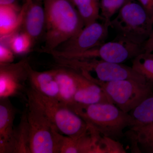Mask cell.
Returning a JSON list of instances; mask_svg holds the SVG:
<instances>
[{
    "mask_svg": "<svg viewBox=\"0 0 153 153\" xmlns=\"http://www.w3.org/2000/svg\"><path fill=\"white\" fill-rule=\"evenodd\" d=\"M25 6H0V40L8 38L18 32L22 27Z\"/></svg>",
    "mask_w": 153,
    "mask_h": 153,
    "instance_id": "cell-16",
    "label": "cell"
},
{
    "mask_svg": "<svg viewBox=\"0 0 153 153\" xmlns=\"http://www.w3.org/2000/svg\"><path fill=\"white\" fill-rule=\"evenodd\" d=\"M56 59L62 66L78 71L100 86L105 82L123 79H133L141 82L148 81L131 66L122 63H111L95 58Z\"/></svg>",
    "mask_w": 153,
    "mask_h": 153,
    "instance_id": "cell-3",
    "label": "cell"
},
{
    "mask_svg": "<svg viewBox=\"0 0 153 153\" xmlns=\"http://www.w3.org/2000/svg\"><path fill=\"white\" fill-rule=\"evenodd\" d=\"M143 52L153 53V30L143 46Z\"/></svg>",
    "mask_w": 153,
    "mask_h": 153,
    "instance_id": "cell-29",
    "label": "cell"
},
{
    "mask_svg": "<svg viewBox=\"0 0 153 153\" xmlns=\"http://www.w3.org/2000/svg\"><path fill=\"white\" fill-rule=\"evenodd\" d=\"M14 54L10 47L0 44V64L12 63L14 60Z\"/></svg>",
    "mask_w": 153,
    "mask_h": 153,
    "instance_id": "cell-27",
    "label": "cell"
},
{
    "mask_svg": "<svg viewBox=\"0 0 153 153\" xmlns=\"http://www.w3.org/2000/svg\"><path fill=\"white\" fill-rule=\"evenodd\" d=\"M131 67L147 80L153 82V53L142 52L132 60Z\"/></svg>",
    "mask_w": 153,
    "mask_h": 153,
    "instance_id": "cell-21",
    "label": "cell"
},
{
    "mask_svg": "<svg viewBox=\"0 0 153 153\" xmlns=\"http://www.w3.org/2000/svg\"><path fill=\"white\" fill-rule=\"evenodd\" d=\"M30 153H60L64 135L36 102L27 97Z\"/></svg>",
    "mask_w": 153,
    "mask_h": 153,
    "instance_id": "cell-4",
    "label": "cell"
},
{
    "mask_svg": "<svg viewBox=\"0 0 153 153\" xmlns=\"http://www.w3.org/2000/svg\"><path fill=\"white\" fill-rule=\"evenodd\" d=\"M72 70L74 71L76 77L77 88L71 104L90 105L97 103L113 104L111 99L101 86L87 79L78 71Z\"/></svg>",
    "mask_w": 153,
    "mask_h": 153,
    "instance_id": "cell-12",
    "label": "cell"
},
{
    "mask_svg": "<svg viewBox=\"0 0 153 153\" xmlns=\"http://www.w3.org/2000/svg\"><path fill=\"white\" fill-rule=\"evenodd\" d=\"M143 52V46L115 38L85 52L70 55L63 59H81L98 58L111 63H122L132 60Z\"/></svg>",
    "mask_w": 153,
    "mask_h": 153,
    "instance_id": "cell-9",
    "label": "cell"
},
{
    "mask_svg": "<svg viewBox=\"0 0 153 153\" xmlns=\"http://www.w3.org/2000/svg\"><path fill=\"white\" fill-rule=\"evenodd\" d=\"M0 6H9L19 7L16 0H0Z\"/></svg>",
    "mask_w": 153,
    "mask_h": 153,
    "instance_id": "cell-30",
    "label": "cell"
},
{
    "mask_svg": "<svg viewBox=\"0 0 153 153\" xmlns=\"http://www.w3.org/2000/svg\"><path fill=\"white\" fill-rule=\"evenodd\" d=\"M25 13L22 27L23 31L34 42L39 38L45 28V13L40 0H26Z\"/></svg>",
    "mask_w": 153,
    "mask_h": 153,
    "instance_id": "cell-13",
    "label": "cell"
},
{
    "mask_svg": "<svg viewBox=\"0 0 153 153\" xmlns=\"http://www.w3.org/2000/svg\"><path fill=\"white\" fill-rule=\"evenodd\" d=\"M146 11L153 22V0H135Z\"/></svg>",
    "mask_w": 153,
    "mask_h": 153,
    "instance_id": "cell-28",
    "label": "cell"
},
{
    "mask_svg": "<svg viewBox=\"0 0 153 153\" xmlns=\"http://www.w3.org/2000/svg\"><path fill=\"white\" fill-rule=\"evenodd\" d=\"M34 43L32 38L23 31L15 33L8 38L1 40V44L10 48L14 54L22 55L30 51Z\"/></svg>",
    "mask_w": 153,
    "mask_h": 153,
    "instance_id": "cell-19",
    "label": "cell"
},
{
    "mask_svg": "<svg viewBox=\"0 0 153 153\" xmlns=\"http://www.w3.org/2000/svg\"><path fill=\"white\" fill-rule=\"evenodd\" d=\"M99 153H126L123 145L117 140L100 134L99 137Z\"/></svg>",
    "mask_w": 153,
    "mask_h": 153,
    "instance_id": "cell-25",
    "label": "cell"
},
{
    "mask_svg": "<svg viewBox=\"0 0 153 153\" xmlns=\"http://www.w3.org/2000/svg\"><path fill=\"white\" fill-rule=\"evenodd\" d=\"M125 136L129 140L131 147L137 142L146 138L153 134V122L142 126H134L131 127Z\"/></svg>",
    "mask_w": 153,
    "mask_h": 153,
    "instance_id": "cell-24",
    "label": "cell"
},
{
    "mask_svg": "<svg viewBox=\"0 0 153 153\" xmlns=\"http://www.w3.org/2000/svg\"><path fill=\"white\" fill-rule=\"evenodd\" d=\"M99 132L89 126L88 130L78 137L64 136L60 153H99Z\"/></svg>",
    "mask_w": 153,
    "mask_h": 153,
    "instance_id": "cell-15",
    "label": "cell"
},
{
    "mask_svg": "<svg viewBox=\"0 0 153 153\" xmlns=\"http://www.w3.org/2000/svg\"><path fill=\"white\" fill-rule=\"evenodd\" d=\"M16 108L9 98H0V153H16Z\"/></svg>",
    "mask_w": 153,
    "mask_h": 153,
    "instance_id": "cell-11",
    "label": "cell"
},
{
    "mask_svg": "<svg viewBox=\"0 0 153 153\" xmlns=\"http://www.w3.org/2000/svg\"><path fill=\"white\" fill-rule=\"evenodd\" d=\"M28 62L24 59L16 63L0 64V98L19 95L24 90L28 80Z\"/></svg>",
    "mask_w": 153,
    "mask_h": 153,
    "instance_id": "cell-10",
    "label": "cell"
},
{
    "mask_svg": "<svg viewBox=\"0 0 153 153\" xmlns=\"http://www.w3.org/2000/svg\"><path fill=\"white\" fill-rule=\"evenodd\" d=\"M27 69L30 88L42 95L58 100L59 88L52 69L42 72L36 71L29 62Z\"/></svg>",
    "mask_w": 153,
    "mask_h": 153,
    "instance_id": "cell-14",
    "label": "cell"
},
{
    "mask_svg": "<svg viewBox=\"0 0 153 153\" xmlns=\"http://www.w3.org/2000/svg\"><path fill=\"white\" fill-rule=\"evenodd\" d=\"M59 88L58 100L67 105L73 101L77 84L74 71L71 68L52 69Z\"/></svg>",
    "mask_w": 153,
    "mask_h": 153,
    "instance_id": "cell-17",
    "label": "cell"
},
{
    "mask_svg": "<svg viewBox=\"0 0 153 153\" xmlns=\"http://www.w3.org/2000/svg\"><path fill=\"white\" fill-rule=\"evenodd\" d=\"M129 114L134 120V126L144 125L153 122V88L148 96Z\"/></svg>",
    "mask_w": 153,
    "mask_h": 153,
    "instance_id": "cell-18",
    "label": "cell"
},
{
    "mask_svg": "<svg viewBox=\"0 0 153 153\" xmlns=\"http://www.w3.org/2000/svg\"><path fill=\"white\" fill-rule=\"evenodd\" d=\"M133 153H153V134L131 147Z\"/></svg>",
    "mask_w": 153,
    "mask_h": 153,
    "instance_id": "cell-26",
    "label": "cell"
},
{
    "mask_svg": "<svg viewBox=\"0 0 153 153\" xmlns=\"http://www.w3.org/2000/svg\"><path fill=\"white\" fill-rule=\"evenodd\" d=\"M79 16L85 26L102 21L100 16V0H92L76 7Z\"/></svg>",
    "mask_w": 153,
    "mask_h": 153,
    "instance_id": "cell-22",
    "label": "cell"
},
{
    "mask_svg": "<svg viewBox=\"0 0 153 153\" xmlns=\"http://www.w3.org/2000/svg\"><path fill=\"white\" fill-rule=\"evenodd\" d=\"M45 13V46L42 52L57 49L85 27L70 0H43Z\"/></svg>",
    "mask_w": 153,
    "mask_h": 153,
    "instance_id": "cell-1",
    "label": "cell"
},
{
    "mask_svg": "<svg viewBox=\"0 0 153 153\" xmlns=\"http://www.w3.org/2000/svg\"><path fill=\"white\" fill-rule=\"evenodd\" d=\"M120 109L129 113L149 94L153 82L123 79L105 82L100 85Z\"/></svg>",
    "mask_w": 153,
    "mask_h": 153,
    "instance_id": "cell-7",
    "label": "cell"
},
{
    "mask_svg": "<svg viewBox=\"0 0 153 153\" xmlns=\"http://www.w3.org/2000/svg\"><path fill=\"white\" fill-rule=\"evenodd\" d=\"M26 92L27 97L43 110L62 134L75 138L89 129V126L82 118L59 100L42 95L30 87Z\"/></svg>",
    "mask_w": 153,
    "mask_h": 153,
    "instance_id": "cell-6",
    "label": "cell"
},
{
    "mask_svg": "<svg viewBox=\"0 0 153 153\" xmlns=\"http://www.w3.org/2000/svg\"><path fill=\"white\" fill-rule=\"evenodd\" d=\"M130 1L131 0H100V16L102 21L110 25L112 17Z\"/></svg>",
    "mask_w": 153,
    "mask_h": 153,
    "instance_id": "cell-23",
    "label": "cell"
},
{
    "mask_svg": "<svg viewBox=\"0 0 153 153\" xmlns=\"http://www.w3.org/2000/svg\"><path fill=\"white\" fill-rule=\"evenodd\" d=\"M117 13L110 23L116 32L115 38L143 46L153 30V22L143 8L131 0Z\"/></svg>",
    "mask_w": 153,
    "mask_h": 153,
    "instance_id": "cell-5",
    "label": "cell"
},
{
    "mask_svg": "<svg viewBox=\"0 0 153 153\" xmlns=\"http://www.w3.org/2000/svg\"><path fill=\"white\" fill-rule=\"evenodd\" d=\"M16 153H30V130L27 109L22 114L18 128L16 129Z\"/></svg>",
    "mask_w": 153,
    "mask_h": 153,
    "instance_id": "cell-20",
    "label": "cell"
},
{
    "mask_svg": "<svg viewBox=\"0 0 153 153\" xmlns=\"http://www.w3.org/2000/svg\"><path fill=\"white\" fill-rule=\"evenodd\" d=\"M68 106L89 126L104 136L120 139L125 136L124 130L135 125L133 118L111 103L90 105L72 103Z\"/></svg>",
    "mask_w": 153,
    "mask_h": 153,
    "instance_id": "cell-2",
    "label": "cell"
},
{
    "mask_svg": "<svg viewBox=\"0 0 153 153\" xmlns=\"http://www.w3.org/2000/svg\"><path fill=\"white\" fill-rule=\"evenodd\" d=\"M110 25L104 21L97 22L85 26L78 34L57 49L46 53L55 58H65L79 54L105 43Z\"/></svg>",
    "mask_w": 153,
    "mask_h": 153,
    "instance_id": "cell-8",
    "label": "cell"
}]
</instances>
